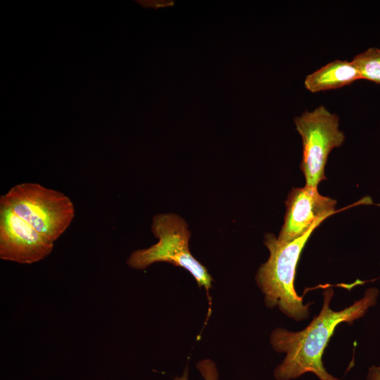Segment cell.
Instances as JSON below:
<instances>
[{"label": "cell", "mask_w": 380, "mask_h": 380, "mask_svg": "<svg viewBox=\"0 0 380 380\" xmlns=\"http://www.w3.org/2000/svg\"><path fill=\"white\" fill-rule=\"evenodd\" d=\"M296 130L302 139L303 158L300 165L305 186L317 188L327 179L324 167L330 152L341 146L345 135L338 128L339 116L320 105L305 110L294 118Z\"/></svg>", "instance_id": "5"}, {"label": "cell", "mask_w": 380, "mask_h": 380, "mask_svg": "<svg viewBox=\"0 0 380 380\" xmlns=\"http://www.w3.org/2000/svg\"><path fill=\"white\" fill-rule=\"evenodd\" d=\"M53 243L7 206L0 205V258L21 264L38 262L49 255Z\"/></svg>", "instance_id": "6"}, {"label": "cell", "mask_w": 380, "mask_h": 380, "mask_svg": "<svg viewBox=\"0 0 380 380\" xmlns=\"http://www.w3.org/2000/svg\"><path fill=\"white\" fill-rule=\"evenodd\" d=\"M197 369L205 379V380H217L218 372L215 364L210 360H203L200 361L197 365ZM174 380H188V369L186 367L181 376H177Z\"/></svg>", "instance_id": "10"}, {"label": "cell", "mask_w": 380, "mask_h": 380, "mask_svg": "<svg viewBox=\"0 0 380 380\" xmlns=\"http://www.w3.org/2000/svg\"><path fill=\"white\" fill-rule=\"evenodd\" d=\"M284 222L278 239L291 241L305 234L318 220L335 213L336 201L320 195L317 188H293L286 200Z\"/></svg>", "instance_id": "7"}, {"label": "cell", "mask_w": 380, "mask_h": 380, "mask_svg": "<svg viewBox=\"0 0 380 380\" xmlns=\"http://www.w3.org/2000/svg\"><path fill=\"white\" fill-rule=\"evenodd\" d=\"M366 380H380V366L373 365L368 369Z\"/></svg>", "instance_id": "11"}, {"label": "cell", "mask_w": 380, "mask_h": 380, "mask_svg": "<svg viewBox=\"0 0 380 380\" xmlns=\"http://www.w3.org/2000/svg\"><path fill=\"white\" fill-rule=\"evenodd\" d=\"M151 230L158 239V243L132 252L127 260V265L133 269L144 270L155 262H164L181 267L208 293L213 279L190 252L191 234L185 220L174 213L158 214L153 218Z\"/></svg>", "instance_id": "3"}, {"label": "cell", "mask_w": 380, "mask_h": 380, "mask_svg": "<svg viewBox=\"0 0 380 380\" xmlns=\"http://www.w3.org/2000/svg\"><path fill=\"white\" fill-rule=\"evenodd\" d=\"M326 217L318 220L302 236L282 241L272 234L265 236L264 244L270 252L268 260L259 267L255 281L264 295L265 305L278 307L286 316L296 322L310 315L311 303L305 304L294 287L296 267L300 253L312 232Z\"/></svg>", "instance_id": "2"}, {"label": "cell", "mask_w": 380, "mask_h": 380, "mask_svg": "<svg viewBox=\"0 0 380 380\" xmlns=\"http://www.w3.org/2000/svg\"><path fill=\"white\" fill-rule=\"evenodd\" d=\"M361 80L380 84V48H369L353 58Z\"/></svg>", "instance_id": "9"}, {"label": "cell", "mask_w": 380, "mask_h": 380, "mask_svg": "<svg viewBox=\"0 0 380 380\" xmlns=\"http://www.w3.org/2000/svg\"><path fill=\"white\" fill-rule=\"evenodd\" d=\"M358 80H361L360 75L353 61L336 59L308 75L304 87L317 93L340 89Z\"/></svg>", "instance_id": "8"}, {"label": "cell", "mask_w": 380, "mask_h": 380, "mask_svg": "<svg viewBox=\"0 0 380 380\" xmlns=\"http://www.w3.org/2000/svg\"><path fill=\"white\" fill-rule=\"evenodd\" d=\"M334 294L331 288L324 291L319 313L304 329L291 331L279 327L271 333L270 342L273 350L286 354L274 369L277 380L294 379L307 372L313 373L320 380H340L324 367L322 356L327 346L338 325L352 324L376 305L379 292L376 288H369L362 298L338 311L330 308Z\"/></svg>", "instance_id": "1"}, {"label": "cell", "mask_w": 380, "mask_h": 380, "mask_svg": "<svg viewBox=\"0 0 380 380\" xmlns=\"http://www.w3.org/2000/svg\"><path fill=\"white\" fill-rule=\"evenodd\" d=\"M0 205L9 208L53 243L66 230L75 216L73 203L67 196L36 183L13 186L1 196Z\"/></svg>", "instance_id": "4"}]
</instances>
